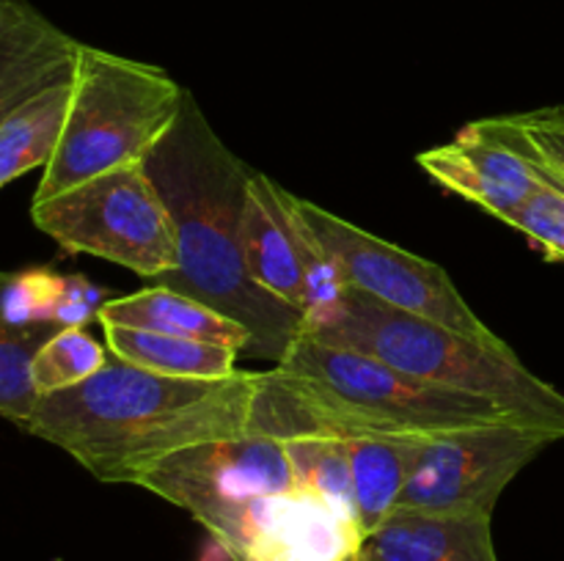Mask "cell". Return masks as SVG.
<instances>
[{
	"mask_svg": "<svg viewBox=\"0 0 564 561\" xmlns=\"http://www.w3.org/2000/svg\"><path fill=\"white\" fill-rule=\"evenodd\" d=\"M72 77L39 91L0 124V187L33 168H47L69 116Z\"/></svg>",
	"mask_w": 564,
	"mask_h": 561,
	"instance_id": "cell-16",
	"label": "cell"
},
{
	"mask_svg": "<svg viewBox=\"0 0 564 561\" xmlns=\"http://www.w3.org/2000/svg\"><path fill=\"white\" fill-rule=\"evenodd\" d=\"M292 207L308 234L328 253L347 286L391 308L446 324L482 344L505 341L471 311L466 297L441 264L416 256L394 242H386L383 237L369 234L361 226L306 198L292 196Z\"/></svg>",
	"mask_w": 564,
	"mask_h": 561,
	"instance_id": "cell-7",
	"label": "cell"
},
{
	"mask_svg": "<svg viewBox=\"0 0 564 561\" xmlns=\"http://www.w3.org/2000/svg\"><path fill=\"white\" fill-rule=\"evenodd\" d=\"M490 515L394 509L358 550V561H499Z\"/></svg>",
	"mask_w": 564,
	"mask_h": 561,
	"instance_id": "cell-13",
	"label": "cell"
},
{
	"mask_svg": "<svg viewBox=\"0 0 564 561\" xmlns=\"http://www.w3.org/2000/svg\"><path fill=\"white\" fill-rule=\"evenodd\" d=\"M507 226L523 231L549 262H564V204L554 190L540 187L538 196L523 204Z\"/></svg>",
	"mask_w": 564,
	"mask_h": 561,
	"instance_id": "cell-20",
	"label": "cell"
},
{
	"mask_svg": "<svg viewBox=\"0 0 564 561\" xmlns=\"http://www.w3.org/2000/svg\"><path fill=\"white\" fill-rule=\"evenodd\" d=\"M185 97V88L160 66L83 44L64 135L33 201L143 163L176 124Z\"/></svg>",
	"mask_w": 564,
	"mask_h": 561,
	"instance_id": "cell-5",
	"label": "cell"
},
{
	"mask_svg": "<svg viewBox=\"0 0 564 561\" xmlns=\"http://www.w3.org/2000/svg\"><path fill=\"white\" fill-rule=\"evenodd\" d=\"M198 561H231V556H229V550L224 548V544L218 542V539H209V544L207 548H204V553H202V559Z\"/></svg>",
	"mask_w": 564,
	"mask_h": 561,
	"instance_id": "cell-24",
	"label": "cell"
},
{
	"mask_svg": "<svg viewBox=\"0 0 564 561\" xmlns=\"http://www.w3.org/2000/svg\"><path fill=\"white\" fill-rule=\"evenodd\" d=\"M58 330L64 324L50 319L33 324L0 322V416L11 418L17 427L31 418L42 396L33 385V358Z\"/></svg>",
	"mask_w": 564,
	"mask_h": 561,
	"instance_id": "cell-18",
	"label": "cell"
},
{
	"mask_svg": "<svg viewBox=\"0 0 564 561\" xmlns=\"http://www.w3.org/2000/svg\"><path fill=\"white\" fill-rule=\"evenodd\" d=\"M416 163L444 190L477 204L505 223L543 187L532 165L477 121L463 127L452 143L419 154Z\"/></svg>",
	"mask_w": 564,
	"mask_h": 561,
	"instance_id": "cell-11",
	"label": "cell"
},
{
	"mask_svg": "<svg viewBox=\"0 0 564 561\" xmlns=\"http://www.w3.org/2000/svg\"><path fill=\"white\" fill-rule=\"evenodd\" d=\"M169 207L180 264L152 284L191 295L251 333V358L279 363L306 333V314L251 280L240 245V220L253 170L226 146L187 91L169 135L143 160Z\"/></svg>",
	"mask_w": 564,
	"mask_h": 561,
	"instance_id": "cell-2",
	"label": "cell"
},
{
	"mask_svg": "<svg viewBox=\"0 0 564 561\" xmlns=\"http://www.w3.org/2000/svg\"><path fill=\"white\" fill-rule=\"evenodd\" d=\"M512 124L527 135L534 152L564 176V105L529 110V113H512Z\"/></svg>",
	"mask_w": 564,
	"mask_h": 561,
	"instance_id": "cell-21",
	"label": "cell"
},
{
	"mask_svg": "<svg viewBox=\"0 0 564 561\" xmlns=\"http://www.w3.org/2000/svg\"><path fill=\"white\" fill-rule=\"evenodd\" d=\"M108 355V346L99 344L83 328H64L33 358V385L42 396L80 385L110 361Z\"/></svg>",
	"mask_w": 564,
	"mask_h": 561,
	"instance_id": "cell-19",
	"label": "cell"
},
{
	"mask_svg": "<svg viewBox=\"0 0 564 561\" xmlns=\"http://www.w3.org/2000/svg\"><path fill=\"white\" fill-rule=\"evenodd\" d=\"M554 440L562 438L521 424L422 440L397 509L494 517L496 504L512 479Z\"/></svg>",
	"mask_w": 564,
	"mask_h": 561,
	"instance_id": "cell-8",
	"label": "cell"
},
{
	"mask_svg": "<svg viewBox=\"0 0 564 561\" xmlns=\"http://www.w3.org/2000/svg\"><path fill=\"white\" fill-rule=\"evenodd\" d=\"M306 336L356 350L424 383L485 396L529 427L564 438V394L529 372L507 341L482 344L345 286L339 302L306 319Z\"/></svg>",
	"mask_w": 564,
	"mask_h": 561,
	"instance_id": "cell-4",
	"label": "cell"
},
{
	"mask_svg": "<svg viewBox=\"0 0 564 561\" xmlns=\"http://www.w3.org/2000/svg\"><path fill=\"white\" fill-rule=\"evenodd\" d=\"M105 346L116 361L147 372L182 380H226L237 374V355L229 346L209 341L176 339V336L152 333V330L124 328V324H102Z\"/></svg>",
	"mask_w": 564,
	"mask_h": 561,
	"instance_id": "cell-15",
	"label": "cell"
},
{
	"mask_svg": "<svg viewBox=\"0 0 564 561\" xmlns=\"http://www.w3.org/2000/svg\"><path fill=\"white\" fill-rule=\"evenodd\" d=\"M6 6H9V0H0V11H3Z\"/></svg>",
	"mask_w": 564,
	"mask_h": 561,
	"instance_id": "cell-25",
	"label": "cell"
},
{
	"mask_svg": "<svg viewBox=\"0 0 564 561\" xmlns=\"http://www.w3.org/2000/svg\"><path fill=\"white\" fill-rule=\"evenodd\" d=\"M135 484L213 528L246 501L295 490V476L284 440L253 424L240 438L198 443L163 457Z\"/></svg>",
	"mask_w": 564,
	"mask_h": 561,
	"instance_id": "cell-9",
	"label": "cell"
},
{
	"mask_svg": "<svg viewBox=\"0 0 564 561\" xmlns=\"http://www.w3.org/2000/svg\"><path fill=\"white\" fill-rule=\"evenodd\" d=\"M479 127H482L485 132H490L494 138H499L501 143H507V146L512 148V152L521 154L523 160H527L529 165H532L534 176L540 179V185H545L549 190H554L556 196H560V201L564 204V176L556 174L554 168H551L549 163H545L543 157H540L538 152H534L532 143L527 141V135H523L521 130H518L516 124L510 121V116H496V119H482L477 121Z\"/></svg>",
	"mask_w": 564,
	"mask_h": 561,
	"instance_id": "cell-23",
	"label": "cell"
},
{
	"mask_svg": "<svg viewBox=\"0 0 564 561\" xmlns=\"http://www.w3.org/2000/svg\"><path fill=\"white\" fill-rule=\"evenodd\" d=\"M99 324H124V328L152 330V333L176 336V339L209 341L248 355L251 333L226 314L215 311L207 302L191 295L152 284L124 297H110L97 314Z\"/></svg>",
	"mask_w": 564,
	"mask_h": 561,
	"instance_id": "cell-14",
	"label": "cell"
},
{
	"mask_svg": "<svg viewBox=\"0 0 564 561\" xmlns=\"http://www.w3.org/2000/svg\"><path fill=\"white\" fill-rule=\"evenodd\" d=\"M422 440L347 438L352 495L364 537L372 534L397 509L402 487L416 462Z\"/></svg>",
	"mask_w": 564,
	"mask_h": 561,
	"instance_id": "cell-17",
	"label": "cell"
},
{
	"mask_svg": "<svg viewBox=\"0 0 564 561\" xmlns=\"http://www.w3.org/2000/svg\"><path fill=\"white\" fill-rule=\"evenodd\" d=\"M240 245L253 284L301 308L306 319L339 302L347 286L339 270L295 215L292 193L262 170H253L248 179Z\"/></svg>",
	"mask_w": 564,
	"mask_h": 561,
	"instance_id": "cell-10",
	"label": "cell"
},
{
	"mask_svg": "<svg viewBox=\"0 0 564 561\" xmlns=\"http://www.w3.org/2000/svg\"><path fill=\"white\" fill-rule=\"evenodd\" d=\"M80 47L28 0H9L0 11V124L39 91L69 80Z\"/></svg>",
	"mask_w": 564,
	"mask_h": 561,
	"instance_id": "cell-12",
	"label": "cell"
},
{
	"mask_svg": "<svg viewBox=\"0 0 564 561\" xmlns=\"http://www.w3.org/2000/svg\"><path fill=\"white\" fill-rule=\"evenodd\" d=\"M264 377H165L110 355L86 383L39 396L22 429L64 449L99 482L135 484L174 451L251 432Z\"/></svg>",
	"mask_w": 564,
	"mask_h": 561,
	"instance_id": "cell-1",
	"label": "cell"
},
{
	"mask_svg": "<svg viewBox=\"0 0 564 561\" xmlns=\"http://www.w3.org/2000/svg\"><path fill=\"white\" fill-rule=\"evenodd\" d=\"M108 300L110 297L105 295V289L94 286L86 275H64L53 319L64 328H83L88 319L97 317L99 308Z\"/></svg>",
	"mask_w": 564,
	"mask_h": 561,
	"instance_id": "cell-22",
	"label": "cell"
},
{
	"mask_svg": "<svg viewBox=\"0 0 564 561\" xmlns=\"http://www.w3.org/2000/svg\"><path fill=\"white\" fill-rule=\"evenodd\" d=\"M31 218L64 251L121 264L149 280L180 264L174 220L143 163L33 201Z\"/></svg>",
	"mask_w": 564,
	"mask_h": 561,
	"instance_id": "cell-6",
	"label": "cell"
},
{
	"mask_svg": "<svg viewBox=\"0 0 564 561\" xmlns=\"http://www.w3.org/2000/svg\"><path fill=\"white\" fill-rule=\"evenodd\" d=\"M270 374L314 427L339 438L430 440L499 424L529 427L516 413L485 396L424 383L375 358L323 344L306 333Z\"/></svg>",
	"mask_w": 564,
	"mask_h": 561,
	"instance_id": "cell-3",
	"label": "cell"
}]
</instances>
